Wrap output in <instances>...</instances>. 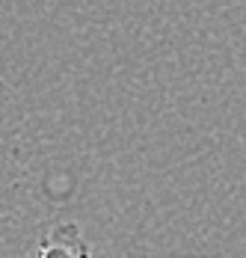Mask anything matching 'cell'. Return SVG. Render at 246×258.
<instances>
[{
    "instance_id": "cell-1",
    "label": "cell",
    "mask_w": 246,
    "mask_h": 258,
    "mask_svg": "<svg viewBox=\"0 0 246 258\" xmlns=\"http://www.w3.org/2000/svg\"><path fill=\"white\" fill-rule=\"evenodd\" d=\"M36 258H92V246L77 223H56L42 234Z\"/></svg>"
}]
</instances>
